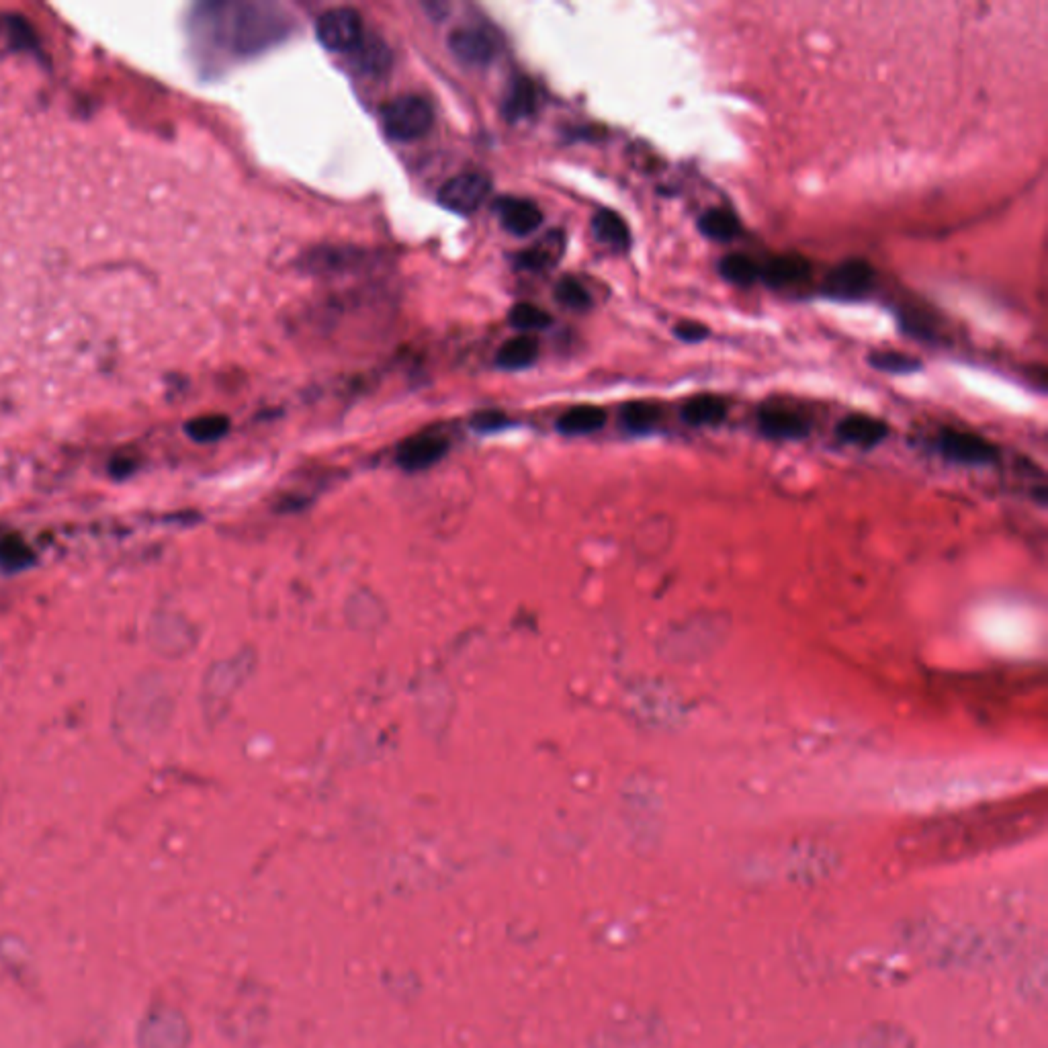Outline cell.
<instances>
[{
  "instance_id": "14",
  "label": "cell",
  "mask_w": 1048,
  "mask_h": 1048,
  "mask_svg": "<svg viewBox=\"0 0 1048 1048\" xmlns=\"http://www.w3.org/2000/svg\"><path fill=\"white\" fill-rule=\"evenodd\" d=\"M838 436L844 443L856 445V447H877L889 436V426L866 414H850L838 424Z\"/></svg>"
},
{
  "instance_id": "7",
  "label": "cell",
  "mask_w": 1048,
  "mask_h": 1048,
  "mask_svg": "<svg viewBox=\"0 0 1048 1048\" xmlns=\"http://www.w3.org/2000/svg\"><path fill=\"white\" fill-rule=\"evenodd\" d=\"M369 262V252L353 246H320L303 254L301 269L310 275H342L359 271Z\"/></svg>"
},
{
  "instance_id": "15",
  "label": "cell",
  "mask_w": 1048,
  "mask_h": 1048,
  "mask_svg": "<svg viewBox=\"0 0 1048 1048\" xmlns=\"http://www.w3.org/2000/svg\"><path fill=\"white\" fill-rule=\"evenodd\" d=\"M758 426L766 436H770V439H782V441H797L809 434V424L801 414L793 410H782V408L760 410Z\"/></svg>"
},
{
  "instance_id": "27",
  "label": "cell",
  "mask_w": 1048,
  "mask_h": 1048,
  "mask_svg": "<svg viewBox=\"0 0 1048 1048\" xmlns=\"http://www.w3.org/2000/svg\"><path fill=\"white\" fill-rule=\"evenodd\" d=\"M230 420L226 416L213 414V416H201L187 424V432L193 441L197 443H213L228 432Z\"/></svg>"
},
{
  "instance_id": "3",
  "label": "cell",
  "mask_w": 1048,
  "mask_h": 1048,
  "mask_svg": "<svg viewBox=\"0 0 1048 1048\" xmlns=\"http://www.w3.org/2000/svg\"><path fill=\"white\" fill-rule=\"evenodd\" d=\"M316 37L328 52H355L365 37L363 17L351 7L328 9L316 21Z\"/></svg>"
},
{
  "instance_id": "25",
  "label": "cell",
  "mask_w": 1048,
  "mask_h": 1048,
  "mask_svg": "<svg viewBox=\"0 0 1048 1048\" xmlns=\"http://www.w3.org/2000/svg\"><path fill=\"white\" fill-rule=\"evenodd\" d=\"M868 363L875 367L877 371L891 373V375H909V373H915V371L922 369L920 359L909 357L905 353H897V351H877V353H872V355H868Z\"/></svg>"
},
{
  "instance_id": "11",
  "label": "cell",
  "mask_w": 1048,
  "mask_h": 1048,
  "mask_svg": "<svg viewBox=\"0 0 1048 1048\" xmlns=\"http://www.w3.org/2000/svg\"><path fill=\"white\" fill-rule=\"evenodd\" d=\"M563 252H565V234L561 230H551L543 238H539L531 248L518 252L514 262H516V267L522 271L545 273L559 265Z\"/></svg>"
},
{
  "instance_id": "30",
  "label": "cell",
  "mask_w": 1048,
  "mask_h": 1048,
  "mask_svg": "<svg viewBox=\"0 0 1048 1048\" xmlns=\"http://www.w3.org/2000/svg\"><path fill=\"white\" fill-rule=\"evenodd\" d=\"M506 424V416L500 412H482L473 418V428L479 432H490L498 430Z\"/></svg>"
},
{
  "instance_id": "16",
  "label": "cell",
  "mask_w": 1048,
  "mask_h": 1048,
  "mask_svg": "<svg viewBox=\"0 0 1048 1048\" xmlns=\"http://www.w3.org/2000/svg\"><path fill=\"white\" fill-rule=\"evenodd\" d=\"M592 232L598 242L615 248L627 250L631 246V232L623 217L613 209H600L592 217Z\"/></svg>"
},
{
  "instance_id": "20",
  "label": "cell",
  "mask_w": 1048,
  "mask_h": 1048,
  "mask_svg": "<svg viewBox=\"0 0 1048 1048\" xmlns=\"http://www.w3.org/2000/svg\"><path fill=\"white\" fill-rule=\"evenodd\" d=\"M698 230L713 242H729L739 234V220L733 211L713 207L698 217Z\"/></svg>"
},
{
  "instance_id": "22",
  "label": "cell",
  "mask_w": 1048,
  "mask_h": 1048,
  "mask_svg": "<svg viewBox=\"0 0 1048 1048\" xmlns=\"http://www.w3.org/2000/svg\"><path fill=\"white\" fill-rule=\"evenodd\" d=\"M355 54H357V60H355L357 68L363 70L369 76L383 74L389 68V64H391V56H389L387 46L377 37H369V39L363 37V41L359 43V48L355 50Z\"/></svg>"
},
{
  "instance_id": "5",
  "label": "cell",
  "mask_w": 1048,
  "mask_h": 1048,
  "mask_svg": "<svg viewBox=\"0 0 1048 1048\" xmlns=\"http://www.w3.org/2000/svg\"><path fill=\"white\" fill-rule=\"evenodd\" d=\"M872 285H875V269L870 267V262L854 258L844 260L842 265L827 273L821 293L825 297L840 299V301H852L864 297Z\"/></svg>"
},
{
  "instance_id": "13",
  "label": "cell",
  "mask_w": 1048,
  "mask_h": 1048,
  "mask_svg": "<svg viewBox=\"0 0 1048 1048\" xmlns=\"http://www.w3.org/2000/svg\"><path fill=\"white\" fill-rule=\"evenodd\" d=\"M811 262L801 254H780L760 267V279L770 287H791L811 277Z\"/></svg>"
},
{
  "instance_id": "21",
  "label": "cell",
  "mask_w": 1048,
  "mask_h": 1048,
  "mask_svg": "<svg viewBox=\"0 0 1048 1048\" xmlns=\"http://www.w3.org/2000/svg\"><path fill=\"white\" fill-rule=\"evenodd\" d=\"M719 275L733 285L748 287L760 279V267L754 258L733 252L719 260Z\"/></svg>"
},
{
  "instance_id": "29",
  "label": "cell",
  "mask_w": 1048,
  "mask_h": 1048,
  "mask_svg": "<svg viewBox=\"0 0 1048 1048\" xmlns=\"http://www.w3.org/2000/svg\"><path fill=\"white\" fill-rule=\"evenodd\" d=\"M674 334H676L678 340L688 342V344H694V342H701V340L709 338V328H707L705 324H698V322H692V320H684V322H678V324H676Z\"/></svg>"
},
{
  "instance_id": "12",
  "label": "cell",
  "mask_w": 1048,
  "mask_h": 1048,
  "mask_svg": "<svg viewBox=\"0 0 1048 1048\" xmlns=\"http://www.w3.org/2000/svg\"><path fill=\"white\" fill-rule=\"evenodd\" d=\"M539 107L537 86L529 76H516L508 84L502 99V115L510 123L531 119Z\"/></svg>"
},
{
  "instance_id": "8",
  "label": "cell",
  "mask_w": 1048,
  "mask_h": 1048,
  "mask_svg": "<svg viewBox=\"0 0 1048 1048\" xmlns=\"http://www.w3.org/2000/svg\"><path fill=\"white\" fill-rule=\"evenodd\" d=\"M449 48L465 66H488L496 58L498 43L482 27H461L451 33Z\"/></svg>"
},
{
  "instance_id": "23",
  "label": "cell",
  "mask_w": 1048,
  "mask_h": 1048,
  "mask_svg": "<svg viewBox=\"0 0 1048 1048\" xmlns=\"http://www.w3.org/2000/svg\"><path fill=\"white\" fill-rule=\"evenodd\" d=\"M662 420V408L651 402H631L621 410V422L629 432L643 434L653 430Z\"/></svg>"
},
{
  "instance_id": "2",
  "label": "cell",
  "mask_w": 1048,
  "mask_h": 1048,
  "mask_svg": "<svg viewBox=\"0 0 1048 1048\" xmlns=\"http://www.w3.org/2000/svg\"><path fill=\"white\" fill-rule=\"evenodd\" d=\"M383 131L396 142H416L434 125V111L430 103L416 95H404L381 107Z\"/></svg>"
},
{
  "instance_id": "18",
  "label": "cell",
  "mask_w": 1048,
  "mask_h": 1048,
  "mask_svg": "<svg viewBox=\"0 0 1048 1048\" xmlns=\"http://www.w3.org/2000/svg\"><path fill=\"white\" fill-rule=\"evenodd\" d=\"M539 357V342L531 336L510 338L496 355V365L504 371H520L535 365Z\"/></svg>"
},
{
  "instance_id": "17",
  "label": "cell",
  "mask_w": 1048,
  "mask_h": 1048,
  "mask_svg": "<svg viewBox=\"0 0 1048 1048\" xmlns=\"http://www.w3.org/2000/svg\"><path fill=\"white\" fill-rule=\"evenodd\" d=\"M727 412L729 406L723 398L703 393V396H694L684 404L682 420L690 426H715L727 418Z\"/></svg>"
},
{
  "instance_id": "1",
  "label": "cell",
  "mask_w": 1048,
  "mask_h": 1048,
  "mask_svg": "<svg viewBox=\"0 0 1048 1048\" xmlns=\"http://www.w3.org/2000/svg\"><path fill=\"white\" fill-rule=\"evenodd\" d=\"M199 29L234 54L250 56L283 39L289 17L275 5H211L199 17Z\"/></svg>"
},
{
  "instance_id": "26",
  "label": "cell",
  "mask_w": 1048,
  "mask_h": 1048,
  "mask_svg": "<svg viewBox=\"0 0 1048 1048\" xmlns=\"http://www.w3.org/2000/svg\"><path fill=\"white\" fill-rule=\"evenodd\" d=\"M508 322L512 328L520 330V332H533V330H543L551 324V316L545 314L541 308H537V305L533 303H516L514 308L508 312Z\"/></svg>"
},
{
  "instance_id": "24",
  "label": "cell",
  "mask_w": 1048,
  "mask_h": 1048,
  "mask_svg": "<svg viewBox=\"0 0 1048 1048\" xmlns=\"http://www.w3.org/2000/svg\"><path fill=\"white\" fill-rule=\"evenodd\" d=\"M33 563L35 553L19 535H5L0 539V567L5 572H21Z\"/></svg>"
},
{
  "instance_id": "10",
  "label": "cell",
  "mask_w": 1048,
  "mask_h": 1048,
  "mask_svg": "<svg viewBox=\"0 0 1048 1048\" xmlns=\"http://www.w3.org/2000/svg\"><path fill=\"white\" fill-rule=\"evenodd\" d=\"M496 211L502 228L512 236H531L543 224L541 209L529 199L504 197L496 203Z\"/></svg>"
},
{
  "instance_id": "4",
  "label": "cell",
  "mask_w": 1048,
  "mask_h": 1048,
  "mask_svg": "<svg viewBox=\"0 0 1048 1048\" xmlns=\"http://www.w3.org/2000/svg\"><path fill=\"white\" fill-rule=\"evenodd\" d=\"M492 193V181L484 172H463L457 177L449 179L441 189L436 199L439 203L459 215H471Z\"/></svg>"
},
{
  "instance_id": "28",
  "label": "cell",
  "mask_w": 1048,
  "mask_h": 1048,
  "mask_svg": "<svg viewBox=\"0 0 1048 1048\" xmlns=\"http://www.w3.org/2000/svg\"><path fill=\"white\" fill-rule=\"evenodd\" d=\"M555 299L561 305H565V308L576 310V312H586V310L592 308V297H590L588 289L580 281H576L572 277H565V279H561L557 283Z\"/></svg>"
},
{
  "instance_id": "19",
  "label": "cell",
  "mask_w": 1048,
  "mask_h": 1048,
  "mask_svg": "<svg viewBox=\"0 0 1048 1048\" xmlns=\"http://www.w3.org/2000/svg\"><path fill=\"white\" fill-rule=\"evenodd\" d=\"M606 422V412L596 406H578L567 410L557 420V430L567 436H580V434H592L600 430Z\"/></svg>"
},
{
  "instance_id": "9",
  "label": "cell",
  "mask_w": 1048,
  "mask_h": 1048,
  "mask_svg": "<svg viewBox=\"0 0 1048 1048\" xmlns=\"http://www.w3.org/2000/svg\"><path fill=\"white\" fill-rule=\"evenodd\" d=\"M449 451V439L439 432H420L404 441L398 451V463L408 471L428 469L439 463Z\"/></svg>"
},
{
  "instance_id": "6",
  "label": "cell",
  "mask_w": 1048,
  "mask_h": 1048,
  "mask_svg": "<svg viewBox=\"0 0 1048 1048\" xmlns=\"http://www.w3.org/2000/svg\"><path fill=\"white\" fill-rule=\"evenodd\" d=\"M940 453L960 465H987L999 455L997 447L975 432L946 428L938 439Z\"/></svg>"
}]
</instances>
